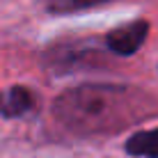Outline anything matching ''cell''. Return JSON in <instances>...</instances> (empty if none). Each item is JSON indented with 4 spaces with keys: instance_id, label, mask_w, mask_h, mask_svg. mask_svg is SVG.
<instances>
[{
    "instance_id": "cell-3",
    "label": "cell",
    "mask_w": 158,
    "mask_h": 158,
    "mask_svg": "<svg viewBox=\"0 0 158 158\" xmlns=\"http://www.w3.org/2000/svg\"><path fill=\"white\" fill-rule=\"evenodd\" d=\"M32 103H35L32 92L25 89L23 85H14L2 99V110H0V115L2 117H21L32 108Z\"/></svg>"
},
{
    "instance_id": "cell-6",
    "label": "cell",
    "mask_w": 158,
    "mask_h": 158,
    "mask_svg": "<svg viewBox=\"0 0 158 158\" xmlns=\"http://www.w3.org/2000/svg\"><path fill=\"white\" fill-rule=\"evenodd\" d=\"M2 99H5V96H2V94H0V110H2Z\"/></svg>"
},
{
    "instance_id": "cell-1",
    "label": "cell",
    "mask_w": 158,
    "mask_h": 158,
    "mask_svg": "<svg viewBox=\"0 0 158 158\" xmlns=\"http://www.w3.org/2000/svg\"><path fill=\"white\" fill-rule=\"evenodd\" d=\"M128 108L126 94L119 87L83 85L55 101V117L76 133H101L106 128H122Z\"/></svg>"
},
{
    "instance_id": "cell-2",
    "label": "cell",
    "mask_w": 158,
    "mask_h": 158,
    "mask_svg": "<svg viewBox=\"0 0 158 158\" xmlns=\"http://www.w3.org/2000/svg\"><path fill=\"white\" fill-rule=\"evenodd\" d=\"M149 23L147 21H133V23L119 25L106 37V46L117 55H133L147 39Z\"/></svg>"
},
{
    "instance_id": "cell-5",
    "label": "cell",
    "mask_w": 158,
    "mask_h": 158,
    "mask_svg": "<svg viewBox=\"0 0 158 158\" xmlns=\"http://www.w3.org/2000/svg\"><path fill=\"white\" fill-rule=\"evenodd\" d=\"M103 2H110V0H48V9L53 14H71L78 9H89Z\"/></svg>"
},
{
    "instance_id": "cell-4",
    "label": "cell",
    "mask_w": 158,
    "mask_h": 158,
    "mask_svg": "<svg viewBox=\"0 0 158 158\" xmlns=\"http://www.w3.org/2000/svg\"><path fill=\"white\" fill-rule=\"evenodd\" d=\"M126 154L140 158H158V128L131 135L126 142Z\"/></svg>"
}]
</instances>
